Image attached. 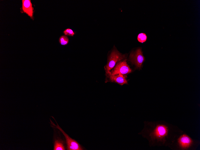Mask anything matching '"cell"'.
<instances>
[{
	"label": "cell",
	"mask_w": 200,
	"mask_h": 150,
	"mask_svg": "<svg viewBox=\"0 0 200 150\" xmlns=\"http://www.w3.org/2000/svg\"><path fill=\"white\" fill-rule=\"evenodd\" d=\"M54 150H65V147L63 142L60 140H56L54 142Z\"/></svg>",
	"instance_id": "obj_9"
},
{
	"label": "cell",
	"mask_w": 200,
	"mask_h": 150,
	"mask_svg": "<svg viewBox=\"0 0 200 150\" xmlns=\"http://www.w3.org/2000/svg\"><path fill=\"white\" fill-rule=\"evenodd\" d=\"M125 57V55L120 53L116 49H113L108 56L105 69L110 71L117 62L123 60Z\"/></svg>",
	"instance_id": "obj_4"
},
{
	"label": "cell",
	"mask_w": 200,
	"mask_h": 150,
	"mask_svg": "<svg viewBox=\"0 0 200 150\" xmlns=\"http://www.w3.org/2000/svg\"><path fill=\"white\" fill-rule=\"evenodd\" d=\"M69 40L68 37L65 35L61 36L59 39V42L62 45H66L69 43Z\"/></svg>",
	"instance_id": "obj_10"
},
{
	"label": "cell",
	"mask_w": 200,
	"mask_h": 150,
	"mask_svg": "<svg viewBox=\"0 0 200 150\" xmlns=\"http://www.w3.org/2000/svg\"><path fill=\"white\" fill-rule=\"evenodd\" d=\"M144 123L139 134L148 140L150 146L169 148L176 137L184 132L177 126L164 121H145Z\"/></svg>",
	"instance_id": "obj_1"
},
{
	"label": "cell",
	"mask_w": 200,
	"mask_h": 150,
	"mask_svg": "<svg viewBox=\"0 0 200 150\" xmlns=\"http://www.w3.org/2000/svg\"><path fill=\"white\" fill-rule=\"evenodd\" d=\"M137 38L139 42L143 43L146 41L147 36L145 34L141 33L138 35Z\"/></svg>",
	"instance_id": "obj_11"
},
{
	"label": "cell",
	"mask_w": 200,
	"mask_h": 150,
	"mask_svg": "<svg viewBox=\"0 0 200 150\" xmlns=\"http://www.w3.org/2000/svg\"><path fill=\"white\" fill-rule=\"evenodd\" d=\"M144 60L145 58L140 48L132 51L129 56L130 61L135 66L136 69L141 68Z\"/></svg>",
	"instance_id": "obj_5"
},
{
	"label": "cell",
	"mask_w": 200,
	"mask_h": 150,
	"mask_svg": "<svg viewBox=\"0 0 200 150\" xmlns=\"http://www.w3.org/2000/svg\"><path fill=\"white\" fill-rule=\"evenodd\" d=\"M64 34L66 35L73 36L75 34L74 31L70 28L65 29L63 32Z\"/></svg>",
	"instance_id": "obj_12"
},
{
	"label": "cell",
	"mask_w": 200,
	"mask_h": 150,
	"mask_svg": "<svg viewBox=\"0 0 200 150\" xmlns=\"http://www.w3.org/2000/svg\"><path fill=\"white\" fill-rule=\"evenodd\" d=\"M125 59L116 64L111 72L113 75L121 74L122 75L131 73L132 70L128 65Z\"/></svg>",
	"instance_id": "obj_6"
},
{
	"label": "cell",
	"mask_w": 200,
	"mask_h": 150,
	"mask_svg": "<svg viewBox=\"0 0 200 150\" xmlns=\"http://www.w3.org/2000/svg\"><path fill=\"white\" fill-rule=\"evenodd\" d=\"M51 126L53 128L59 130L63 134L65 137L67 145V149L68 150H82L83 148L80 145L74 140L70 137L60 127L57 122V125L55 124L51 119Z\"/></svg>",
	"instance_id": "obj_3"
},
{
	"label": "cell",
	"mask_w": 200,
	"mask_h": 150,
	"mask_svg": "<svg viewBox=\"0 0 200 150\" xmlns=\"http://www.w3.org/2000/svg\"><path fill=\"white\" fill-rule=\"evenodd\" d=\"M22 11L33 19V7L31 0H22Z\"/></svg>",
	"instance_id": "obj_8"
},
{
	"label": "cell",
	"mask_w": 200,
	"mask_h": 150,
	"mask_svg": "<svg viewBox=\"0 0 200 150\" xmlns=\"http://www.w3.org/2000/svg\"><path fill=\"white\" fill-rule=\"evenodd\" d=\"M199 144L198 140L192 139L183 132L176 137L169 148L172 150H195Z\"/></svg>",
	"instance_id": "obj_2"
},
{
	"label": "cell",
	"mask_w": 200,
	"mask_h": 150,
	"mask_svg": "<svg viewBox=\"0 0 200 150\" xmlns=\"http://www.w3.org/2000/svg\"><path fill=\"white\" fill-rule=\"evenodd\" d=\"M105 70L107 78L105 82L108 81L115 82L122 86L128 84L126 77L123 75L121 74L113 75L110 71Z\"/></svg>",
	"instance_id": "obj_7"
}]
</instances>
